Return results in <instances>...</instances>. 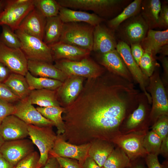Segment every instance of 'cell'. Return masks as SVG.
<instances>
[{
  "label": "cell",
  "instance_id": "1",
  "mask_svg": "<svg viewBox=\"0 0 168 168\" xmlns=\"http://www.w3.org/2000/svg\"><path fill=\"white\" fill-rule=\"evenodd\" d=\"M140 95L133 82L111 73L87 78L76 99L64 107L65 130L60 136L77 145L97 140L112 142Z\"/></svg>",
  "mask_w": 168,
  "mask_h": 168
},
{
  "label": "cell",
  "instance_id": "2",
  "mask_svg": "<svg viewBox=\"0 0 168 168\" xmlns=\"http://www.w3.org/2000/svg\"><path fill=\"white\" fill-rule=\"evenodd\" d=\"M56 1L61 6L69 9L91 10L103 18L116 16L122 11L124 6L123 0H58Z\"/></svg>",
  "mask_w": 168,
  "mask_h": 168
},
{
  "label": "cell",
  "instance_id": "3",
  "mask_svg": "<svg viewBox=\"0 0 168 168\" xmlns=\"http://www.w3.org/2000/svg\"><path fill=\"white\" fill-rule=\"evenodd\" d=\"M162 81L157 68L149 78L148 84L146 88L151 96L152 104L149 120L153 124L160 117L168 115V99Z\"/></svg>",
  "mask_w": 168,
  "mask_h": 168
},
{
  "label": "cell",
  "instance_id": "4",
  "mask_svg": "<svg viewBox=\"0 0 168 168\" xmlns=\"http://www.w3.org/2000/svg\"><path fill=\"white\" fill-rule=\"evenodd\" d=\"M94 26L82 22L64 23L59 41L92 51Z\"/></svg>",
  "mask_w": 168,
  "mask_h": 168
},
{
  "label": "cell",
  "instance_id": "5",
  "mask_svg": "<svg viewBox=\"0 0 168 168\" xmlns=\"http://www.w3.org/2000/svg\"><path fill=\"white\" fill-rule=\"evenodd\" d=\"M35 8L33 0H5L0 12V26H7L15 31Z\"/></svg>",
  "mask_w": 168,
  "mask_h": 168
},
{
  "label": "cell",
  "instance_id": "6",
  "mask_svg": "<svg viewBox=\"0 0 168 168\" xmlns=\"http://www.w3.org/2000/svg\"><path fill=\"white\" fill-rule=\"evenodd\" d=\"M54 66L68 77L76 76L95 78L102 75L105 69L87 57L79 61L66 59L55 60Z\"/></svg>",
  "mask_w": 168,
  "mask_h": 168
},
{
  "label": "cell",
  "instance_id": "7",
  "mask_svg": "<svg viewBox=\"0 0 168 168\" xmlns=\"http://www.w3.org/2000/svg\"><path fill=\"white\" fill-rule=\"evenodd\" d=\"M14 32L20 41V49L28 60L44 61L51 63L54 61L50 48L43 40L19 29Z\"/></svg>",
  "mask_w": 168,
  "mask_h": 168
},
{
  "label": "cell",
  "instance_id": "8",
  "mask_svg": "<svg viewBox=\"0 0 168 168\" xmlns=\"http://www.w3.org/2000/svg\"><path fill=\"white\" fill-rule=\"evenodd\" d=\"M52 127H41L28 125L29 136L40 153L36 168H40L45 164L49 158V153L54 147L57 135L54 131Z\"/></svg>",
  "mask_w": 168,
  "mask_h": 168
},
{
  "label": "cell",
  "instance_id": "9",
  "mask_svg": "<svg viewBox=\"0 0 168 168\" xmlns=\"http://www.w3.org/2000/svg\"><path fill=\"white\" fill-rule=\"evenodd\" d=\"M147 131V128L127 133H121L112 142L122 149L131 161L144 158L148 154L143 145V140Z\"/></svg>",
  "mask_w": 168,
  "mask_h": 168
},
{
  "label": "cell",
  "instance_id": "10",
  "mask_svg": "<svg viewBox=\"0 0 168 168\" xmlns=\"http://www.w3.org/2000/svg\"><path fill=\"white\" fill-rule=\"evenodd\" d=\"M149 30L147 24L140 13L124 21L115 30L119 40L130 46L133 44L141 43Z\"/></svg>",
  "mask_w": 168,
  "mask_h": 168
},
{
  "label": "cell",
  "instance_id": "11",
  "mask_svg": "<svg viewBox=\"0 0 168 168\" xmlns=\"http://www.w3.org/2000/svg\"><path fill=\"white\" fill-rule=\"evenodd\" d=\"M116 49L131 74L133 81L139 85L146 96L148 103L151 104V96L146 89L148 84L149 78L143 74L134 60L131 53L130 46L125 42L119 40L117 43Z\"/></svg>",
  "mask_w": 168,
  "mask_h": 168
},
{
  "label": "cell",
  "instance_id": "12",
  "mask_svg": "<svg viewBox=\"0 0 168 168\" xmlns=\"http://www.w3.org/2000/svg\"><path fill=\"white\" fill-rule=\"evenodd\" d=\"M34 151V144L27 139L5 141L0 148V153L13 166Z\"/></svg>",
  "mask_w": 168,
  "mask_h": 168
},
{
  "label": "cell",
  "instance_id": "13",
  "mask_svg": "<svg viewBox=\"0 0 168 168\" xmlns=\"http://www.w3.org/2000/svg\"><path fill=\"white\" fill-rule=\"evenodd\" d=\"M28 61L20 48H9L0 41V62L12 72L25 76L28 72Z\"/></svg>",
  "mask_w": 168,
  "mask_h": 168
},
{
  "label": "cell",
  "instance_id": "14",
  "mask_svg": "<svg viewBox=\"0 0 168 168\" xmlns=\"http://www.w3.org/2000/svg\"><path fill=\"white\" fill-rule=\"evenodd\" d=\"M91 143L77 145L70 143L57 135L54 147L50 152L60 157L77 160L82 166L88 156Z\"/></svg>",
  "mask_w": 168,
  "mask_h": 168
},
{
  "label": "cell",
  "instance_id": "15",
  "mask_svg": "<svg viewBox=\"0 0 168 168\" xmlns=\"http://www.w3.org/2000/svg\"><path fill=\"white\" fill-rule=\"evenodd\" d=\"M16 111L14 115L28 125L43 127L54 126L53 123L44 117L28 100H20L14 104Z\"/></svg>",
  "mask_w": 168,
  "mask_h": 168
},
{
  "label": "cell",
  "instance_id": "16",
  "mask_svg": "<svg viewBox=\"0 0 168 168\" xmlns=\"http://www.w3.org/2000/svg\"><path fill=\"white\" fill-rule=\"evenodd\" d=\"M0 134L5 141L26 138L28 125L14 115L7 117L0 124Z\"/></svg>",
  "mask_w": 168,
  "mask_h": 168
},
{
  "label": "cell",
  "instance_id": "17",
  "mask_svg": "<svg viewBox=\"0 0 168 168\" xmlns=\"http://www.w3.org/2000/svg\"><path fill=\"white\" fill-rule=\"evenodd\" d=\"M84 78L76 76L68 77L56 90L61 106H67L76 99L83 88Z\"/></svg>",
  "mask_w": 168,
  "mask_h": 168
},
{
  "label": "cell",
  "instance_id": "18",
  "mask_svg": "<svg viewBox=\"0 0 168 168\" xmlns=\"http://www.w3.org/2000/svg\"><path fill=\"white\" fill-rule=\"evenodd\" d=\"M114 31L101 23L95 26L92 50L103 54L115 49L117 43Z\"/></svg>",
  "mask_w": 168,
  "mask_h": 168
},
{
  "label": "cell",
  "instance_id": "19",
  "mask_svg": "<svg viewBox=\"0 0 168 168\" xmlns=\"http://www.w3.org/2000/svg\"><path fill=\"white\" fill-rule=\"evenodd\" d=\"M54 61L60 59L79 61L88 57L91 51L62 41L48 45Z\"/></svg>",
  "mask_w": 168,
  "mask_h": 168
},
{
  "label": "cell",
  "instance_id": "20",
  "mask_svg": "<svg viewBox=\"0 0 168 168\" xmlns=\"http://www.w3.org/2000/svg\"><path fill=\"white\" fill-rule=\"evenodd\" d=\"M100 62L109 72L133 82L131 74L116 49L100 54Z\"/></svg>",
  "mask_w": 168,
  "mask_h": 168
},
{
  "label": "cell",
  "instance_id": "21",
  "mask_svg": "<svg viewBox=\"0 0 168 168\" xmlns=\"http://www.w3.org/2000/svg\"><path fill=\"white\" fill-rule=\"evenodd\" d=\"M45 18L35 8L25 18L17 29L43 40Z\"/></svg>",
  "mask_w": 168,
  "mask_h": 168
},
{
  "label": "cell",
  "instance_id": "22",
  "mask_svg": "<svg viewBox=\"0 0 168 168\" xmlns=\"http://www.w3.org/2000/svg\"><path fill=\"white\" fill-rule=\"evenodd\" d=\"M28 70L34 76L49 78L63 82L68 77L52 63L28 60Z\"/></svg>",
  "mask_w": 168,
  "mask_h": 168
},
{
  "label": "cell",
  "instance_id": "23",
  "mask_svg": "<svg viewBox=\"0 0 168 168\" xmlns=\"http://www.w3.org/2000/svg\"><path fill=\"white\" fill-rule=\"evenodd\" d=\"M58 15L64 23L83 22L94 27L105 20L95 13L74 10L61 6Z\"/></svg>",
  "mask_w": 168,
  "mask_h": 168
},
{
  "label": "cell",
  "instance_id": "24",
  "mask_svg": "<svg viewBox=\"0 0 168 168\" xmlns=\"http://www.w3.org/2000/svg\"><path fill=\"white\" fill-rule=\"evenodd\" d=\"M146 98L144 94L141 95L137 108L129 115L126 121L125 124L126 131L124 133L145 129L141 126L146 119H149V116H147V102L148 101L147 98L145 99Z\"/></svg>",
  "mask_w": 168,
  "mask_h": 168
},
{
  "label": "cell",
  "instance_id": "25",
  "mask_svg": "<svg viewBox=\"0 0 168 168\" xmlns=\"http://www.w3.org/2000/svg\"><path fill=\"white\" fill-rule=\"evenodd\" d=\"M140 44L144 51L151 53L156 58L159 49L168 44V29L162 31L149 29Z\"/></svg>",
  "mask_w": 168,
  "mask_h": 168
},
{
  "label": "cell",
  "instance_id": "26",
  "mask_svg": "<svg viewBox=\"0 0 168 168\" xmlns=\"http://www.w3.org/2000/svg\"><path fill=\"white\" fill-rule=\"evenodd\" d=\"M115 147L112 142L97 140L91 143L88 155L101 168Z\"/></svg>",
  "mask_w": 168,
  "mask_h": 168
},
{
  "label": "cell",
  "instance_id": "27",
  "mask_svg": "<svg viewBox=\"0 0 168 168\" xmlns=\"http://www.w3.org/2000/svg\"><path fill=\"white\" fill-rule=\"evenodd\" d=\"M161 4L160 0H142L140 13L149 29L158 27V17Z\"/></svg>",
  "mask_w": 168,
  "mask_h": 168
},
{
  "label": "cell",
  "instance_id": "28",
  "mask_svg": "<svg viewBox=\"0 0 168 168\" xmlns=\"http://www.w3.org/2000/svg\"><path fill=\"white\" fill-rule=\"evenodd\" d=\"M31 103L40 107L61 106L58 100L56 90L46 89L31 91L27 97Z\"/></svg>",
  "mask_w": 168,
  "mask_h": 168
},
{
  "label": "cell",
  "instance_id": "29",
  "mask_svg": "<svg viewBox=\"0 0 168 168\" xmlns=\"http://www.w3.org/2000/svg\"><path fill=\"white\" fill-rule=\"evenodd\" d=\"M20 100L27 97L31 90L25 76L12 72L3 82Z\"/></svg>",
  "mask_w": 168,
  "mask_h": 168
},
{
  "label": "cell",
  "instance_id": "30",
  "mask_svg": "<svg viewBox=\"0 0 168 168\" xmlns=\"http://www.w3.org/2000/svg\"><path fill=\"white\" fill-rule=\"evenodd\" d=\"M63 25L58 15L46 18L43 41L49 45L59 41Z\"/></svg>",
  "mask_w": 168,
  "mask_h": 168
},
{
  "label": "cell",
  "instance_id": "31",
  "mask_svg": "<svg viewBox=\"0 0 168 168\" xmlns=\"http://www.w3.org/2000/svg\"><path fill=\"white\" fill-rule=\"evenodd\" d=\"M37 110L45 118L51 121L57 129V135L63 134L65 130L62 114L64 108L62 106H51L47 107H38Z\"/></svg>",
  "mask_w": 168,
  "mask_h": 168
},
{
  "label": "cell",
  "instance_id": "32",
  "mask_svg": "<svg viewBox=\"0 0 168 168\" xmlns=\"http://www.w3.org/2000/svg\"><path fill=\"white\" fill-rule=\"evenodd\" d=\"M142 0H134L126 6L118 15L108 21L109 28L115 31L128 19L140 13Z\"/></svg>",
  "mask_w": 168,
  "mask_h": 168
},
{
  "label": "cell",
  "instance_id": "33",
  "mask_svg": "<svg viewBox=\"0 0 168 168\" xmlns=\"http://www.w3.org/2000/svg\"><path fill=\"white\" fill-rule=\"evenodd\" d=\"M31 91L46 89L57 90L63 82L55 79L40 77H36L28 71L25 76Z\"/></svg>",
  "mask_w": 168,
  "mask_h": 168
},
{
  "label": "cell",
  "instance_id": "34",
  "mask_svg": "<svg viewBox=\"0 0 168 168\" xmlns=\"http://www.w3.org/2000/svg\"><path fill=\"white\" fill-rule=\"evenodd\" d=\"M131 160L126 154L115 146L103 166L105 168H125L130 164Z\"/></svg>",
  "mask_w": 168,
  "mask_h": 168
},
{
  "label": "cell",
  "instance_id": "35",
  "mask_svg": "<svg viewBox=\"0 0 168 168\" xmlns=\"http://www.w3.org/2000/svg\"><path fill=\"white\" fill-rule=\"evenodd\" d=\"M33 1L35 8L45 18L58 15L60 6L56 0H33Z\"/></svg>",
  "mask_w": 168,
  "mask_h": 168
},
{
  "label": "cell",
  "instance_id": "36",
  "mask_svg": "<svg viewBox=\"0 0 168 168\" xmlns=\"http://www.w3.org/2000/svg\"><path fill=\"white\" fill-rule=\"evenodd\" d=\"M162 142L161 138L155 132L147 131L143 141V146L148 154L158 155Z\"/></svg>",
  "mask_w": 168,
  "mask_h": 168
},
{
  "label": "cell",
  "instance_id": "37",
  "mask_svg": "<svg viewBox=\"0 0 168 168\" xmlns=\"http://www.w3.org/2000/svg\"><path fill=\"white\" fill-rule=\"evenodd\" d=\"M152 54L146 51H144L141 58L139 66L143 74L148 78L160 66Z\"/></svg>",
  "mask_w": 168,
  "mask_h": 168
},
{
  "label": "cell",
  "instance_id": "38",
  "mask_svg": "<svg viewBox=\"0 0 168 168\" xmlns=\"http://www.w3.org/2000/svg\"><path fill=\"white\" fill-rule=\"evenodd\" d=\"M2 26V30L0 35V41L9 48H20V41L15 32L7 26Z\"/></svg>",
  "mask_w": 168,
  "mask_h": 168
},
{
  "label": "cell",
  "instance_id": "39",
  "mask_svg": "<svg viewBox=\"0 0 168 168\" xmlns=\"http://www.w3.org/2000/svg\"><path fill=\"white\" fill-rule=\"evenodd\" d=\"M162 140L168 136V115H164L159 118L151 127Z\"/></svg>",
  "mask_w": 168,
  "mask_h": 168
},
{
  "label": "cell",
  "instance_id": "40",
  "mask_svg": "<svg viewBox=\"0 0 168 168\" xmlns=\"http://www.w3.org/2000/svg\"><path fill=\"white\" fill-rule=\"evenodd\" d=\"M40 156L38 152L34 151L20 161L15 168H36Z\"/></svg>",
  "mask_w": 168,
  "mask_h": 168
},
{
  "label": "cell",
  "instance_id": "41",
  "mask_svg": "<svg viewBox=\"0 0 168 168\" xmlns=\"http://www.w3.org/2000/svg\"><path fill=\"white\" fill-rule=\"evenodd\" d=\"M0 99L14 104L20 100L3 83L0 82Z\"/></svg>",
  "mask_w": 168,
  "mask_h": 168
},
{
  "label": "cell",
  "instance_id": "42",
  "mask_svg": "<svg viewBox=\"0 0 168 168\" xmlns=\"http://www.w3.org/2000/svg\"><path fill=\"white\" fill-rule=\"evenodd\" d=\"M16 111L14 104L0 99V124L7 117L14 115Z\"/></svg>",
  "mask_w": 168,
  "mask_h": 168
},
{
  "label": "cell",
  "instance_id": "43",
  "mask_svg": "<svg viewBox=\"0 0 168 168\" xmlns=\"http://www.w3.org/2000/svg\"><path fill=\"white\" fill-rule=\"evenodd\" d=\"M158 27L167 29L168 27V6L167 2L161 4L158 17Z\"/></svg>",
  "mask_w": 168,
  "mask_h": 168
},
{
  "label": "cell",
  "instance_id": "44",
  "mask_svg": "<svg viewBox=\"0 0 168 168\" xmlns=\"http://www.w3.org/2000/svg\"><path fill=\"white\" fill-rule=\"evenodd\" d=\"M49 154L55 156L63 168H82L76 159L60 157L50 152Z\"/></svg>",
  "mask_w": 168,
  "mask_h": 168
},
{
  "label": "cell",
  "instance_id": "45",
  "mask_svg": "<svg viewBox=\"0 0 168 168\" xmlns=\"http://www.w3.org/2000/svg\"><path fill=\"white\" fill-rule=\"evenodd\" d=\"M130 49L131 55L134 60L139 66V63L144 51L140 43H135L131 44Z\"/></svg>",
  "mask_w": 168,
  "mask_h": 168
},
{
  "label": "cell",
  "instance_id": "46",
  "mask_svg": "<svg viewBox=\"0 0 168 168\" xmlns=\"http://www.w3.org/2000/svg\"><path fill=\"white\" fill-rule=\"evenodd\" d=\"M144 161L147 168H162L156 155L149 154L144 158Z\"/></svg>",
  "mask_w": 168,
  "mask_h": 168
},
{
  "label": "cell",
  "instance_id": "47",
  "mask_svg": "<svg viewBox=\"0 0 168 168\" xmlns=\"http://www.w3.org/2000/svg\"><path fill=\"white\" fill-rule=\"evenodd\" d=\"M40 168H63L56 157L49 154L48 159L45 164Z\"/></svg>",
  "mask_w": 168,
  "mask_h": 168
},
{
  "label": "cell",
  "instance_id": "48",
  "mask_svg": "<svg viewBox=\"0 0 168 168\" xmlns=\"http://www.w3.org/2000/svg\"><path fill=\"white\" fill-rule=\"evenodd\" d=\"M12 72L7 67L0 62V82L3 83Z\"/></svg>",
  "mask_w": 168,
  "mask_h": 168
},
{
  "label": "cell",
  "instance_id": "49",
  "mask_svg": "<svg viewBox=\"0 0 168 168\" xmlns=\"http://www.w3.org/2000/svg\"><path fill=\"white\" fill-rule=\"evenodd\" d=\"M162 66L163 69L164 74V82L166 85L168 82V59L167 56L162 57L160 58Z\"/></svg>",
  "mask_w": 168,
  "mask_h": 168
},
{
  "label": "cell",
  "instance_id": "50",
  "mask_svg": "<svg viewBox=\"0 0 168 168\" xmlns=\"http://www.w3.org/2000/svg\"><path fill=\"white\" fill-rule=\"evenodd\" d=\"M165 158L168 159V136L162 139L160 149V154Z\"/></svg>",
  "mask_w": 168,
  "mask_h": 168
},
{
  "label": "cell",
  "instance_id": "51",
  "mask_svg": "<svg viewBox=\"0 0 168 168\" xmlns=\"http://www.w3.org/2000/svg\"><path fill=\"white\" fill-rule=\"evenodd\" d=\"M82 168H101L89 156L85 160L82 165Z\"/></svg>",
  "mask_w": 168,
  "mask_h": 168
},
{
  "label": "cell",
  "instance_id": "52",
  "mask_svg": "<svg viewBox=\"0 0 168 168\" xmlns=\"http://www.w3.org/2000/svg\"><path fill=\"white\" fill-rule=\"evenodd\" d=\"M142 158L131 161L130 164L125 168H146L145 163Z\"/></svg>",
  "mask_w": 168,
  "mask_h": 168
},
{
  "label": "cell",
  "instance_id": "53",
  "mask_svg": "<svg viewBox=\"0 0 168 168\" xmlns=\"http://www.w3.org/2000/svg\"><path fill=\"white\" fill-rule=\"evenodd\" d=\"M15 166L7 161L0 153V168H15Z\"/></svg>",
  "mask_w": 168,
  "mask_h": 168
},
{
  "label": "cell",
  "instance_id": "54",
  "mask_svg": "<svg viewBox=\"0 0 168 168\" xmlns=\"http://www.w3.org/2000/svg\"><path fill=\"white\" fill-rule=\"evenodd\" d=\"M160 54L159 58L166 57L168 55V44L162 46L158 51L157 54Z\"/></svg>",
  "mask_w": 168,
  "mask_h": 168
},
{
  "label": "cell",
  "instance_id": "55",
  "mask_svg": "<svg viewBox=\"0 0 168 168\" xmlns=\"http://www.w3.org/2000/svg\"><path fill=\"white\" fill-rule=\"evenodd\" d=\"M162 168H168V162L167 159L161 164Z\"/></svg>",
  "mask_w": 168,
  "mask_h": 168
},
{
  "label": "cell",
  "instance_id": "56",
  "mask_svg": "<svg viewBox=\"0 0 168 168\" xmlns=\"http://www.w3.org/2000/svg\"><path fill=\"white\" fill-rule=\"evenodd\" d=\"M5 0H0V12L3 8L5 4Z\"/></svg>",
  "mask_w": 168,
  "mask_h": 168
},
{
  "label": "cell",
  "instance_id": "57",
  "mask_svg": "<svg viewBox=\"0 0 168 168\" xmlns=\"http://www.w3.org/2000/svg\"><path fill=\"white\" fill-rule=\"evenodd\" d=\"M5 141L0 134V148Z\"/></svg>",
  "mask_w": 168,
  "mask_h": 168
},
{
  "label": "cell",
  "instance_id": "58",
  "mask_svg": "<svg viewBox=\"0 0 168 168\" xmlns=\"http://www.w3.org/2000/svg\"><path fill=\"white\" fill-rule=\"evenodd\" d=\"M101 168H105V167H101Z\"/></svg>",
  "mask_w": 168,
  "mask_h": 168
}]
</instances>
